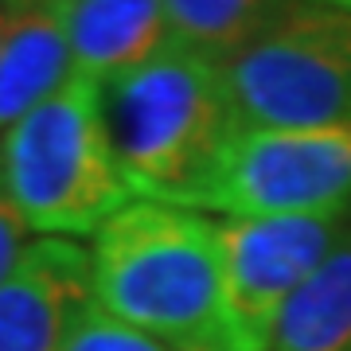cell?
Wrapping results in <instances>:
<instances>
[{"mask_svg":"<svg viewBox=\"0 0 351 351\" xmlns=\"http://www.w3.org/2000/svg\"><path fill=\"white\" fill-rule=\"evenodd\" d=\"M223 82L234 129L351 125V12L293 4L226 59Z\"/></svg>","mask_w":351,"mask_h":351,"instance_id":"4","label":"cell"},{"mask_svg":"<svg viewBox=\"0 0 351 351\" xmlns=\"http://www.w3.org/2000/svg\"><path fill=\"white\" fill-rule=\"evenodd\" d=\"M16 0H0V43H4V32H8V20H12Z\"/></svg>","mask_w":351,"mask_h":351,"instance_id":"14","label":"cell"},{"mask_svg":"<svg viewBox=\"0 0 351 351\" xmlns=\"http://www.w3.org/2000/svg\"><path fill=\"white\" fill-rule=\"evenodd\" d=\"M226 219H285L351 207V125L234 129L199 199Z\"/></svg>","mask_w":351,"mask_h":351,"instance_id":"5","label":"cell"},{"mask_svg":"<svg viewBox=\"0 0 351 351\" xmlns=\"http://www.w3.org/2000/svg\"><path fill=\"white\" fill-rule=\"evenodd\" d=\"M90 304V254L71 239L32 242L0 285V351H63Z\"/></svg>","mask_w":351,"mask_h":351,"instance_id":"7","label":"cell"},{"mask_svg":"<svg viewBox=\"0 0 351 351\" xmlns=\"http://www.w3.org/2000/svg\"><path fill=\"white\" fill-rule=\"evenodd\" d=\"M98 110L129 191L195 211L234 137L223 63L168 43L98 82Z\"/></svg>","mask_w":351,"mask_h":351,"instance_id":"2","label":"cell"},{"mask_svg":"<svg viewBox=\"0 0 351 351\" xmlns=\"http://www.w3.org/2000/svg\"><path fill=\"white\" fill-rule=\"evenodd\" d=\"M94 304L180 351H226L219 223L191 207L129 203L94 234Z\"/></svg>","mask_w":351,"mask_h":351,"instance_id":"1","label":"cell"},{"mask_svg":"<svg viewBox=\"0 0 351 351\" xmlns=\"http://www.w3.org/2000/svg\"><path fill=\"white\" fill-rule=\"evenodd\" d=\"M351 207L285 219H223L226 351H265L289 297L348 234Z\"/></svg>","mask_w":351,"mask_h":351,"instance_id":"6","label":"cell"},{"mask_svg":"<svg viewBox=\"0 0 351 351\" xmlns=\"http://www.w3.org/2000/svg\"><path fill=\"white\" fill-rule=\"evenodd\" d=\"M71 51V75L90 82L121 75L172 43L164 0H55Z\"/></svg>","mask_w":351,"mask_h":351,"instance_id":"8","label":"cell"},{"mask_svg":"<svg viewBox=\"0 0 351 351\" xmlns=\"http://www.w3.org/2000/svg\"><path fill=\"white\" fill-rule=\"evenodd\" d=\"M27 246H32V242H27L24 215L16 211L12 199L4 195V188H0V285H4V277L20 265V258H24Z\"/></svg>","mask_w":351,"mask_h":351,"instance_id":"13","label":"cell"},{"mask_svg":"<svg viewBox=\"0 0 351 351\" xmlns=\"http://www.w3.org/2000/svg\"><path fill=\"white\" fill-rule=\"evenodd\" d=\"M301 0H164L172 43L226 63Z\"/></svg>","mask_w":351,"mask_h":351,"instance_id":"11","label":"cell"},{"mask_svg":"<svg viewBox=\"0 0 351 351\" xmlns=\"http://www.w3.org/2000/svg\"><path fill=\"white\" fill-rule=\"evenodd\" d=\"M71 78V51L55 0H16L0 43V141Z\"/></svg>","mask_w":351,"mask_h":351,"instance_id":"9","label":"cell"},{"mask_svg":"<svg viewBox=\"0 0 351 351\" xmlns=\"http://www.w3.org/2000/svg\"><path fill=\"white\" fill-rule=\"evenodd\" d=\"M265 351H351V226L289 297Z\"/></svg>","mask_w":351,"mask_h":351,"instance_id":"10","label":"cell"},{"mask_svg":"<svg viewBox=\"0 0 351 351\" xmlns=\"http://www.w3.org/2000/svg\"><path fill=\"white\" fill-rule=\"evenodd\" d=\"M0 188L47 239L98 234L125 211L133 191L101 125L98 82L71 75L0 141Z\"/></svg>","mask_w":351,"mask_h":351,"instance_id":"3","label":"cell"},{"mask_svg":"<svg viewBox=\"0 0 351 351\" xmlns=\"http://www.w3.org/2000/svg\"><path fill=\"white\" fill-rule=\"evenodd\" d=\"M320 4H332V8H339V12H351V0H320Z\"/></svg>","mask_w":351,"mask_h":351,"instance_id":"15","label":"cell"},{"mask_svg":"<svg viewBox=\"0 0 351 351\" xmlns=\"http://www.w3.org/2000/svg\"><path fill=\"white\" fill-rule=\"evenodd\" d=\"M63 351H180V348L149 336V332H137V328L121 324L110 313H101L98 304H90L82 313V320L75 324Z\"/></svg>","mask_w":351,"mask_h":351,"instance_id":"12","label":"cell"}]
</instances>
